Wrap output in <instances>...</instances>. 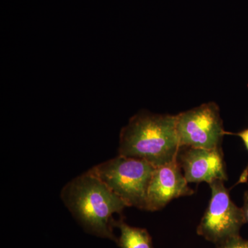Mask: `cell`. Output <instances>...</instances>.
<instances>
[{
	"mask_svg": "<svg viewBox=\"0 0 248 248\" xmlns=\"http://www.w3.org/2000/svg\"><path fill=\"white\" fill-rule=\"evenodd\" d=\"M61 199L72 216L86 232L117 243L114 232L126 204L90 170L63 186Z\"/></svg>",
	"mask_w": 248,
	"mask_h": 248,
	"instance_id": "6da1fadb",
	"label": "cell"
},
{
	"mask_svg": "<svg viewBox=\"0 0 248 248\" xmlns=\"http://www.w3.org/2000/svg\"><path fill=\"white\" fill-rule=\"evenodd\" d=\"M209 186L211 198L197 227V233L218 246L231 238L240 236L246 220L242 208L232 201L223 181H215Z\"/></svg>",
	"mask_w": 248,
	"mask_h": 248,
	"instance_id": "277c9868",
	"label": "cell"
},
{
	"mask_svg": "<svg viewBox=\"0 0 248 248\" xmlns=\"http://www.w3.org/2000/svg\"><path fill=\"white\" fill-rule=\"evenodd\" d=\"M187 184L177 159L155 168L148 186L146 210L157 211L174 199L192 195L194 191Z\"/></svg>",
	"mask_w": 248,
	"mask_h": 248,
	"instance_id": "52a82bcc",
	"label": "cell"
},
{
	"mask_svg": "<svg viewBox=\"0 0 248 248\" xmlns=\"http://www.w3.org/2000/svg\"><path fill=\"white\" fill-rule=\"evenodd\" d=\"M217 247V248H248V240L243 239L241 236H235Z\"/></svg>",
	"mask_w": 248,
	"mask_h": 248,
	"instance_id": "9c48e42d",
	"label": "cell"
},
{
	"mask_svg": "<svg viewBox=\"0 0 248 248\" xmlns=\"http://www.w3.org/2000/svg\"><path fill=\"white\" fill-rule=\"evenodd\" d=\"M177 117V132L181 148H221L226 132L216 103L202 104L181 112Z\"/></svg>",
	"mask_w": 248,
	"mask_h": 248,
	"instance_id": "5b68a950",
	"label": "cell"
},
{
	"mask_svg": "<svg viewBox=\"0 0 248 248\" xmlns=\"http://www.w3.org/2000/svg\"><path fill=\"white\" fill-rule=\"evenodd\" d=\"M244 201V206H243L242 210L244 212L246 223H248V190L245 192Z\"/></svg>",
	"mask_w": 248,
	"mask_h": 248,
	"instance_id": "30bf717a",
	"label": "cell"
},
{
	"mask_svg": "<svg viewBox=\"0 0 248 248\" xmlns=\"http://www.w3.org/2000/svg\"><path fill=\"white\" fill-rule=\"evenodd\" d=\"M116 228L120 230L116 244L120 248H155L147 230L129 226L122 218L117 222Z\"/></svg>",
	"mask_w": 248,
	"mask_h": 248,
	"instance_id": "ba28073f",
	"label": "cell"
},
{
	"mask_svg": "<svg viewBox=\"0 0 248 248\" xmlns=\"http://www.w3.org/2000/svg\"><path fill=\"white\" fill-rule=\"evenodd\" d=\"M177 161L187 183H208L228 179L221 148H181Z\"/></svg>",
	"mask_w": 248,
	"mask_h": 248,
	"instance_id": "8992f818",
	"label": "cell"
},
{
	"mask_svg": "<svg viewBox=\"0 0 248 248\" xmlns=\"http://www.w3.org/2000/svg\"><path fill=\"white\" fill-rule=\"evenodd\" d=\"M236 135L239 136L240 138L242 140L244 141L245 146L248 151V128L246 130H243V131L239 132V133H236Z\"/></svg>",
	"mask_w": 248,
	"mask_h": 248,
	"instance_id": "8fae6325",
	"label": "cell"
},
{
	"mask_svg": "<svg viewBox=\"0 0 248 248\" xmlns=\"http://www.w3.org/2000/svg\"><path fill=\"white\" fill-rule=\"evenodd\" d=\"M176 122V115L139 112L121 130L119 155L155 168L175 161L181 149Z\"/></svg>",
	"mask_w": 248,
	"mask_h": 248,
	"instance_id": "7a4b0ae2",
	"label": "cell"
},
{
	"mask_svg": "<svg viewBox=\"0 0 248 248\" xmlns=\"http://www.w3.org/2000/svg\"><path fill=\"white\" fill-rule=\"evenodd\" d=\"M155 169L146 161L119 155L89 170L127 206L146 210L148 186Z\"/></svg>",
	"mask_w": 248,
	"mask_h": 248,
	"instance_id": "3957f363",
	"label": "cell"
}]
</instances>
